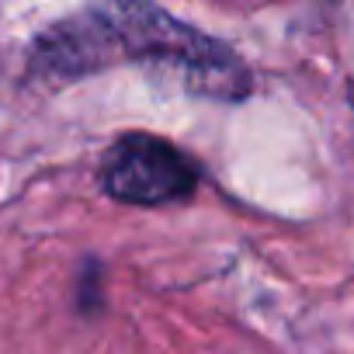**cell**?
<instances>
[{
	"label": "cell",
	"instance_id": "cell-1",
	"mask_svg": "<svg viewBox=\"0 0 354 354\" xmlns=\"http://www.w3.org/2000/svg\"><path fill=\"white\" fill-rule=\"evenodd\" d=\"M111 21L115 66L139 63L181 80L185 91L212 101H243L250 94V70L240 53L174 18L153 0H101Z\"/></svg>",
	"mask_w": 354,
	"mask_h": 354
},
{
	"label": "cell",
	"instance_id": "cell-2",
	"mask_svg": "<svg viewBox=\"0 0 354 354\" xmlns=\"http://www.w3.org/2000/svg\"><path fill=\"white\" fill-rule=\"evenodd\" d=\"M202 167L177 142L153 132H122L97 160V188L122 205L160 209L195 198Z\"/></svg>",
	"mask_w": 354,
	"mask_h": 354
},
{
	"label": "cell",
	"instance_id": "cell-3",
	"mask_svg": "<svg viewBox=\"0 0 354 354\" xmlns=\"http://www.w3.org/2000/svg\"><path fill=\"white\" fill-rule=\"evenodd\" d=\"M73 306L80 316L94 319L104 313V268L97 257H84L80 264V274H77V295H73Z\"/></svg>",
	"mask_w": 354,
	"mask_h": 354
}]
</instances>
